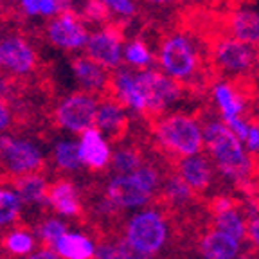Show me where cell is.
Masks as SVG:
<instances>
[{
    "label": "cell",
    "mask_w": 259,
    "mask_h": 259,
    "mask_svg": "<svg viewBox=\"0 0 259 259\" xmlns=\"http://www.w3.org/2000/svg\"><path fill=\"white\" fill-rule=\"evenodd\" d=\"M45 157L41 150L29 139L0 135V171L6 177L44 173Z\"/></svg>",
    "instance_id": "cell-5"
},
{
    "label": "cell",
    "mask_w": 259,
    "mask_h": 259,
    "mask_svg": "<svg viewBox=\"0 0 259 259\" xmlns=\"http://www.w3.org/2000/svg\"><path fill=\"white\" fill-rule=\"evenodd\" d=\"M0 245L13 257H22V255L32 254L34 247H36V239L31 234L27 227H18L15 231L6 232L0 238Z\"/></svg>",
    "instance_id": "cell-25"
},
{
    "label": "cell",
    "mask_w": 259,
    "mask_h": 259,
    "mask_svg": "<svg viewBox=\"0 0 259 259\" xmlns=\"http://www.w3.org/2000/svg\"><path fill=\"white\" fill-rule=\"evenodd\" d=\"M13 124V110L6 97H0V135L6 134Z\"/></svg>",
    "instance_id": "cell-32"
},
{
    "label": "cell",
    "mask_w": 259,
    "mask_h": 259,
    "mask_svg": "<svg viewBox=\"0 0 259 259\" xmlns=\"http://www.w3.org/2000/svg\"><path fill=\"white\" fill-rule=\"evenodd\" d=\"M247 216H248V203L241 210H229V212H223V214L212 218L210 222H212V227H214L216 231L231 236L232 239H236L241 245V243H245Z\"/></svg>",
    "instance_id": "cell-23"
},
{
    "label": "cell",
    "mask_w": 259,
    "mask_h": 259,
    "mask_svg": "<svg viewBox=\"0 0 259 259\" xmlns=\"http://www.w3.org/2000/svg\"><path fill=\"white\" fill-rule=\"evenodd\" d=\"M77 151H79L81 164L94 173L105 171L110 166V158H112L110 144L96 128L87 130L79 135Z\"/></svg>",
    "instance_id": "cell-16"
},
{
    "label": "cell",
    "mask_w": 259,
    "mask_h": 259,
    "mask_svg": "<svg viewBox=\"0 0 259 259\" xmlns=\"http://www.w3.org/2000/svg\"><path fill=\"white\" fill-rule=\"evenodd\" d=\"M36 234L40 241L44 243V248L51 250V247L56 245L58 239L63 234H67V225L56 218H44L36 225Z\"/></svg>",
    "instance_id": "cell-27"
},
{
    "label": "cell",
    "mask_w": 259,
    "mask_h": 259,
    "mask_svg": "<svg viewBox=\"0 0 259 259\" xmlns=\"http://www.w3.org/2000/svg\"><path fill=\"white\" fill-rule=\"evenodd\" d=\"M0 8H2V2H0Z\"/></svg>",
    "instance_id": "cell-39"
},
{
    "label": "cell",
    "mask_w": 259,
    "mask_h": 259,
    "mask_svg": "<svg viewBox=\"0 0 259 259\" xmlns=\"http://www.w3.org/2000/svg\"><path fill=\"white\" fill-rule=\"evenodd\" d=\"M115 238H97V247L94 250L92 259H122L113 241Z\"/></svg>",
    "instance_id": "cell-31"
},
{
    "label": "cell",
    "mask_w": 259,
    "mask_h": 259,
    "mask_svg": "<svg viewBox=\"0 0 259 259\" xmlns=\"http://www.w3.org/2000/svg\"><path fill=\"white\" fill-rule=\"evenodd\" d=\"M22 203L9 189H0V227L13 225L20 220Z\"/></svg>",
    "instance_id": "cell-26"
},
{
    "label": "cell",
    "mask_w": 259,
    "mask_h": 259,
    "mask_svg": "<svg viewBox=\"0 0 259 259\" xmlns=\"http://www.w3.org/2000/svg\"><path fill=\"white\" fill-rule=\"evenodd\" d=\"M45 200L47 205L56 210L58 214L69 218H83L81 194L69 178H58L54 182H49Z\"/></svg>",
    "instance_id": "cell-14"
},
{
    "label": "cell",
    "mask_w": 259,
    "mask_h": 259,
    "mask_svg": "<svg viewBox=\"0 0 259 259\" xmlns=\"http://www.w3.org/2000/svg\"><path fill=\"white\" fill-rule=\"evenodd\" d=\"M54 250L61 259H92L96 245L87 236L67 232L56 241Z\"/></svg>",
    "instance_id": "cell-21"
},
{
    "label": "cell",
    "mask_w": 259,
    "mask_h": 259,
    "mask_svg": "<svg viewBox=\"0 0 259 259\" xmlns=\"http://www.w3.org/2000/svg\"><path fill=\"white\" fill-rule=\"evenodd\" d=\"M38 67V54L22 34L0 38V72L11 77H27Z\"/></svg>",
    "instance_id": "cell-10"
},
{
    "label": "cell",
    "mask_w": 259,
    "mask_h": 259,
    "mask_svg": "<svg viewBox=\"0 0 259 259\" xmlns=\"http://www.w3.org/2000/svg\"><path fill=\"white\" fill-rule=\"evenodd\" d=\"M27 259H60L56 255V252L49 250V248H40L38 252H32L27 255Z\"/></svg>",
    "instance_id": "cell-35"
},
{
    "label": "cell",
    "mask_w": 259,
    "mask_h": 259,
    "mask_svg": "<svg viewBox=\"0 0 259 259\" xmlns=\"http://www.w3.org/2000/svg\"><path fill=\"white\" fill-rule=\"evenodd\" d=\"M144 150L139 144H122L112 153L110 164L117 175H132L146 162Z\"/></svg>",
    "instance_id": "cell-22"
},
{
    "label": "cell",
    "mask_w": 259,
    "mask_h": 259,
    "mask_svg": "<svg viewBox=\"0 0 259 259\" xmlns=\"http://www.w3.org/2000/svg\"><path fill=\"white\" fill-rule=\"evenodd\" d=\"M207 67L214 79H238L259 69V49L229 36H214L205 45Z\"/></svg>",
    "instance_id": "cell-3"
},
{
    "label": "cell",
    "mask_w": 259,
    "mask_h": 259,
    "mask_svg": "<svg viewBox=\"0 0 259 259\" xmlns=\"http://www.w3.org/2000/svg\"><path fill=\"white\" fill-rule=\"evenodd\" d=\"M196 2H198L202 8H218L222 2H227V4L231 6L229 9L234 8V0H196Z\"/></svg>",
    "instance_id": "cell-36"
},
{
    "label": "cell",
    "mask_w": 259,
    "mask_h": 259,
    "mask_svg": "<svg viewBox=\"0 0 259 259\" xmlns=\"http://www.w3.org/2000/svg\"><path fill=\"white\" fill-rule=\"evenodd\" d=\"M222 36L259 49V13L248 8H232L222 16Z\"/></svg>",
    "instance_id": "cell-12"
},
{
    "label": "cell",
    "mask_w": 259,
    "mask_h": 259,
    "mask_svg": "<svg viewBox=\"0 0 259 259\" xmlns=\"http://www.w3.org/2000/svg\"><path fill=\"white\" fill-rule=\"evenodd\" d=\"M122 25L124 24L108 22L101 27L92 29L83 49V54L89 60H92L108 72L122 67V45H124Z\"/></svg>",
    "instance_id": "cell-7"
},
{
    "label": "cell",
    "mask_w": 259,
    "mask_h": 259,
    "mask_svg": "<svg viewBox=\"0 0 259 259\" xmlns=\"http://www.w3.org/2000/svg\"><path fill=\"white\" fill-rule=\"evenodd\" d=\"M115 241V247H117L119 254H121L122 259H153L151 257V254H148V252L141 250L139 247H135L134 243H130L128 239L124 238V234H119L117 238L113 239Z\"/></svg>",
    "instance_id": "cell-30"
},
{
    "label": "cell",
    "mask_w": 259,
    "mask_h": 259,
    "mask_svg": "<svg viewBox=\"0 0 259 259\" xmlns=\"http://www.w3.org/2000/svg\"><path fill=\"white\" fill-rule=\"evenodd\" d=\"M18 4H20V9L27 16H38V4H40V0H18Z\"/></svg>",
    "instance_id": "cell-34"
},
{
    "label": "cell",
    "mask_w": 259,
    "mask_h": 259,
    "mask_svg": "<svg viewBox=\"0 0 259 259\" xmlns=\"http://www.w3.org/2000/svg\"><path fill=\"white\" fill-rule=\"evenodd\" d=\"M194 119L202 130L203 146L209 151L210 162L218 167L220 173L232 178L234 184L247 180L250 177L252 162L250 155L243 150L239 139L220 119L205 117L200 112L194 113Z\"/></svg>",
    "instance_id": "cell-1"
},
{
    "label": "cell",
    "mask_w": 259,
    "mask_h": 259,
    "mask_svg": "<svg viewBox=\"0 0 259 259\" xmlns=\"http://www.w3.org/2000/svg\"><path fill=\"white\" fill-rule=\"evenodd\" d=\"M194 241L203 259H236L239 254V243L231 236L216 231L212 222H209Z\"/></svg>",
    "instance_id": "cell-18"
},
{
    "label": "cell",
    "mask_w": 259,
    "mask_h": 259,
    "mask_svg": "<svg viewBox=\"0 0 259 259\" xmlns=\"http://www.w3.org/2000/svg\"><path fill=\"white\" fill-rule=\"evenodd\" d=\"M245 241H247V245L259 248V218L247 220V225H245Z\"/></svg>",
    "instance_id": "cell-33"
},
{
    "label": "cell",
    "mask_w": 259,
    "mask_h": 259,
    "mask_svg": "<svg viewBox=\"0 0 259 259\" xmlns=\"http://www.w3.org/2000/svg\"><path fill=\"white\" fill-rule=\"evenodd\" d=\"M124 238L148 254H157L167 239L166 218L155 209L142 210L130 220L124 227Z\"/></svg>",
    "instance_id": "cell-8"
},
{
    "label": "cell",
    "mask_w": 259,
    "mask_h": 259,
    "mask_svg": "<svg viewBox=\"0 0 259 259\" xmlns=\"http://www.w3.org/2000/svg\"><path fill=\"white\" fill-rule=\"evenodd\" d=\"M167 164H169V169L182 178L189 189L205 198V191L209 189L212 173H214L209 157L198 153L187 158H169Z\"/></svg>",
    "instance_id": "cell-13"
},
{
    "label": "cell",
    "mask_w": 259,
    "mask_h": 259,
    "mask_svg": "<svg viewBox=\"0 0 259 259\" xmlns=\"http://www.w3.org/2000/svg\"><path fill=\"white\" fill-rule=\"evenodd\" d=\"M94 128L108 141V144H119L130 132L128 110L112 97H99Z\"/></svg>",
    "instance_id": "cell-11"
},
{
    "label": "cell",
    "mask_w": 259,
    "mask_h": 259,
    "mask_svg": "<svg viewBox=\"0 0 259 259\" xmlns=\"http://www.w3.org/2000/svg\"><path fill=\"white\" fill-rule=\"evenodd\" d=\"M142 2L148 6H155V8H162V6L173 4V2H177V0H142Z\"/></svg>",
    "instance_id": "cell-37"
},
{
    "label": "cell",
    "mask_w": 259,
    "mask_h": 259,
    "mask_svg": "<svg viewBox=\"0 0 259 259\" xmlns=\"http://www.w3.org/2000/svg\"><path fill=\"white\" fill-rule=\"evenodd\" d=\"M135 79L146 105L142 115L146 122H151L162 113H167V108L182 101L184 94H187L178 81L167 77L155 67L148 70H135Z\"/></svg>",
    "instance_id": "cell-4"
},
{
    "label": "cell",
    "mask_w": 259,
    "mask_h": 259,
    "mask_svg": "<svg viewBox=\"0 0 259 259\" xmlns=\"http://www.w3.org/2000/svg\"><path fill=\"white\" fill-rule=\"evenodd\" d=\"M2 92H4V87H2V79H0V97H2Z\"/></svg>",
    "instance_id": "cell-38"
},
{
    "label": "cell",
    "mask_w": 259,
    "mask_h": 259,
    "mask_svg": "<svg viewBox=\"0 0 259 259\" xmlns=\"http://www.w3.org/2000/svg\"><path fill=\"white\" fill-rule=\"evenodd\" d=\"M53 162L60 173H76L83 167L77 151V142L72 139H61L53 148Z\"/></svg>",
    "instance_id": "cell-24"
},
{
    "label": "cell",
    "mask_w": 259,
    "mask_h": 259,
    "mask_svg": "<svg viewBox=\"0 0 259 259\" xmlns=\"http://www.w3.org/2000/svg\"><path fill=\"white\" fill-rule=\"evenodd\" d=\"M155 150L166 158H187L203 151L202 130L194 115L182 112L162 113L148 122Z\"/></svg>",
    "instance_id": "cell-2"
},
{
    "label": "cell",
    "mask_w": 259,
    "mask_h": 259,
    "mask_svg": "<svg viewBox=\"0 0 259 259\" xmlns=\"http://www.w3.org/2000/svg\"><path fill=\"white\" fill-rule=\"evenodd\" d=\"M70 70L74 74L77 87L81 92L92 94L96 97H103L108 90V81H110V72L105 70L103 67H99L97 63H94L92 60L79 54V56L72 58L70 61Z\"/></svg>",
    "instance_id": "cell-15"
},
{
    "label": "cell",
    "mask_w": 259,
    "mask_h": 259,
    "mask_svg": "<svg viewBox=\"0 0 259 259\" xmlns=\"http://www.w3.org/2000/svg\"><path fill=\"white\" fill-rule=\"evenodd\" d=\"M106 196L121 209L146 205L151 202V193L146 191L132 175H117L106 186Z\"/></svg>",
    "instance_id": "cell-17"
},
{
    "label": "cell",
    "mask_w": 259,
    "mask_h": 259,
    "mask_svg": "<svg viewBox=\"0 0 259 259\" xmlns=\"http://www.w3.org/2000/svg\"><path fill=\"white\" fill-rule=\"evenodd\" d=\"M89 32L87 24L81 20L77 11H72V9L51 18L45 27L47 41L63 53H81L85 49Z\"/></svg>",
    "instance_id": "cell-9"
},
{
    "label": "cell",
    "mask_w": 259,
    "mask_h": 259,
    "mask_svg": "<svg viewBox=\"0 0 259 259\" xmlns=\"http://www.w3.org/2000/svg\"><path fill=\"white\" fill-rule=\"evenodd\" d=\"M110 13V18H115L117 24H126L139 11L137 0H103Z\"/></svg>",
    "instance_id": "cell-29"
},
{
    "label": "cell",
    "mask_w": 259,
    "mask_h": 259,
    "mask_svg": "<svg viewBox=\"0 0 259 259\" xmlns=\"http://www.w3.org/2000/svg\"><path fill=\"white\" fill-rule=\"evenodd\" d=\"M0 182L13 187V193L24 205H47L45 193H47V178L44 173L22 175V177H6Z\"/></svg>",
    "instance_id": "cell-19"
},
{
    "label": "cell",
    "mask_w": 259,
    "mask_h": 259,
    "mask_svg": "<svg viewBox=\"0 0 259 259\" xmlns=\"http://www.w3.org/2000/svg\"><path fill=\"white\" fill-rule=\"evenodd\" d=\"M155 54L150 49L148 41L142 38H132L122 45V67L132 70H148L153 69Z\"/></svg>",
    "instance_id": "cell-20"
},
{
    "label": "cell",
    "mask_w": 259,
    "mask_h": 259,
    "mask_svg": "<svg viewBox=\"0 0 259 259\" xmlns=\"http://www.w3.org/2000/svg\"><path fill=\"white\" fill-rule=\"evenodd\" d=\"M77 15L81 16V20L85 22V24L97 25V27H101V25L112 22L110 13L103 0H85V2H83V8H81V11L77 13Z\"/></svg>",
    "instance_id": "cell-28"
},
{
    "label": "cell",
    "mask_w": 259,
    "mask_h": 259,
    "mask_svg": "<svg viewBox=\"0 0 259 259\" xmlns=\"http://www.w3.org/2000/svg\"><path fill=\"white\" fill-rule=\"evenodd\" d=\"M97 103H99V97L81 90L67 94L58 101L53 112L54 124L69 134L81 135L87 130L94 128Z\"/></svg>",
    "instance_id": "cell-6"
}]
</instances>
